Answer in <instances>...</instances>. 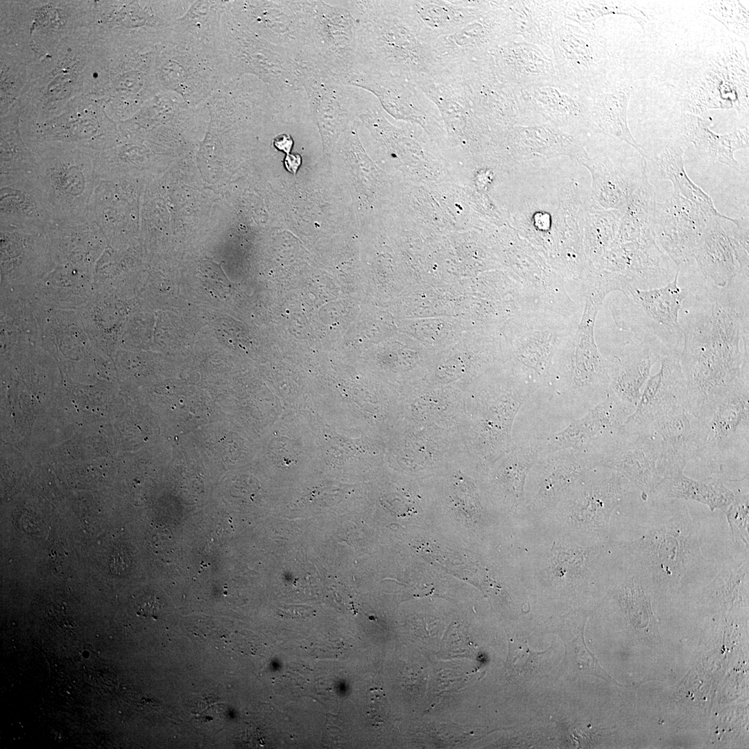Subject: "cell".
I'll return each instance as SVG.
<instances>
[{
    "label": "cell",
    "mask_w": 749,
    "mask_h": 749,
    "mask_svg": "<svg viewBox=\"0 0 749 749\" xmlns=\"http://www.w3.org/2000/svg\"><path fill=\"white\" fill-rule=\"evenodd\" d=\"M712 118L703 119L699 115L685 112L681 117L680 132L685 144L692 145L703 158L718 162L742 172L741 165L734 157L737 150L748 146V127L725 134H716L710 130Z\"/></svg>",
    "instance_id": "cell-22"
},
{
    "label": "cell",
    "mask_w": 749,
    "mask_h": 749,
    "mask_svg": "<svg viewBox=\"0 0 749 749\" xmlns=\"http://www.w3.org/2000/svg\"><path fill=\"white\" fill-rule=\"evenodd\" d=\"M302 159L299 154H288L284 158V163L286 169L293 174H295L301 164Z\"/></svg>",
    "instance_id": "cell-41"
},
{
    "label": "cell",
    "mask_w": 749,
    "mask_h": 749,
    "mask_svg": "<svg viewBox=\"0 0 749 749\" xmlns=\"http://www.w3.org/2000/svg\"><path fill=\"white\" fill-rule=\"evenodd\" d=\"M696 417L685 408L673 411L651 427L660 439L657 470L662 478L683 472L693 459Z\"/></svg>",
    "instance_id": "cell-21"
},
{
    "label": "cell",
    "mask_w": 749,
    "mask_h": 749,
    "mask_svg": "<svg viewBox=\"0 0 749 749\" xmlns=\"http://www.w3.org/2000/svg\"><path fill=\"white\" fill-rule=\"evenodd\" d=\"M709 217L694 203L673 193L657 202L653 236L657 246L679 270L694 260L696 248L707 225Z\"/></svg>",
    "instance_id": "cell-11"
},
{
    "label": "cell",
    "mask_w": 749,
    "mask_h": 749,
    "mask_svg": "<svg viewBox=\"0 0 749 749\" xmlns=\"http://www.w3.org/2000/svg\"><path fill=\"white\" fill-rule=\"evenodd\" d=\"M632 90L630 80H612L608 77L592 89L589 93L592 125L601 132L625 141L641 155L642 159L646 160L650 153L636 141L628 124L627 111Z\"/></svg>",
    "instance_id": "cell-20"
},
{
    "label": "cell",
    "mask_w": 749,
    "mask_h": 749,
    "mask_svg": "<svg viewBox=\"0 0 749 749\" xmlns=\"http://www.w3.org/2000/svg\"><path fill=\"white\" fill-rule=\"evenodd\" d=\"M672 501L641 526L631 542L635 572L644 583L680 587L715 576L713 562L702 554V538L687 506Z\"/></svg>",
    "instance_id": "cell-2"
},
{
    "label": "cell",
    "mask_w": 749,
    "mask_h": 749,
    "mask_svg": "<svg viewBox=\"0 0 749 749\" xmlns=\"http://www.w3.org/2000/svg\"><path fill=\"white\" fill-rule=\"evenodd\" d=\"M635 408L608 393L582 417L547 439L541 454L564 449H578L599 457L603 466L624 438L625 423Z\"/></svg>",
    "instance_id": "cell-10"
},
{
    "label": "cell",
    "mask_w": 749,
    "mask_h": 749,
    "mask_svg": "<svg viewBox=\"0 0 749 749\" xmlns=\"http://www.w3.org/2000/svg\"><path fill=\"white\" fill-rule=\"evenodd\" d=\"M623 15L633 18L642 29L649 21V17L642 10L628 1H566L565 18L581 25H592L594 21L605 15Z\"/></svg>",
    "instance_id": "cell-32"
},
{
    "label": "cell",
    "mask_w": 749,
    "mask_h": 749,
    "mask_svg": "<svg viewBox=\"0 0 749 749\" xmlns=\"http://www.w3.org/2000/svg\"><path fill=\"white\" fill-rule=\"evenodd\" d=\"M584 557L581 551L577 549H562L558 551L554 562L556 576L564 577L576 572L583 563Z\"/></svg>",
    "instance_id": "cell-37"
},
{
    "label": "cell",
    "mask_w": 749,
    "mask_h": 749,
    "mask_svg": "<svg viewBox=\"0 0 749 749\" xmlns=\"http://www.w3.org/2000/svg\"><path fill=\"white\" fill-rule=\"evenodd\" d=\"M702 10L748 44V7L740 1H702Z\"/></svg>",
    "instance_id": "cell-34"
},
{
    "label": "cell",
    "mask_w": 749,
    "mask_h": 749,
    "mask_svg": "<svg viewBox=\"0 0 749 749\" xmlns=\"http://www.w3.org/2000/svg\"><path fill=\"white\" fill-rule=\"evenodd\" d=\"M586 618L573 630V637L566 640L567 663L579 674L594 675L605 680L614 682L608 673L599 664L596 657L588 650L584 639V628Z\"/></svg>",
    "instance_id": "cell-33"
},
{
    "label": "cell",
    "mask_w": 749,
    "mask_h": 749,
    "mask_svg": "<svg viewBox=\"0 0 749 749\" xmlns=\"http://www.w3.org/2000/svg\"><path fill=\"white\" fill-rule=\"evenodd\" d=\"M313 1H248L249 24L260 37L286 51L295 60L303 54Z\"/></svg>",
    "instance_id": "cell-14"
},
{
    "label": "cell",
    "mask_w": 749,
    "mask_h": 749,
    "mask_svg": "<svg viewBox=\"0 0 749 749\" xmlns=\"http://www.w3.org/2000/svg\"><path fill=\"white\" fill-rule=\"evenodd\" d=\"M641 173L639 184L626 205V211L620 223L616 243L654 238L655 191L648 179L646 162L642 159Z\"/></svg>",
    "instance_id": "cell-29"
},
{
    "label": "cell",
    "mask_w": 749,
    "mask_h": 749,
    "mask_svg": "<svg viewBox=\"0 0 749 749\" xmlns=\"http://www.w3.org/2000/svg\"><path fill=\"white\" fill-rule=\"evenodd\" d=\"M160 608V603L157 599L152 598L146 600L144 604L140 607V612L143 616H152L155 617V614L159 611Z\"/></svg>",
    "instance_id": "cell-40"
},
{
    "label": "cell",
    "mask_w": 749,
    "mask_h": 749,
    "mask_svg": "<svg viewBox=\"0 0 749 749\" xmlns=\"http://www.w3.org/2000/svg\"><path fill=\"white\" fill-rule=\"evenodd\" d=\"M508 5L506 10L513 35H521L526 42L538 46H550L565 20L566 1H518Z\"/></svg>",
    "instance_id": "cell-24"
},
{
    "label": "cell",
    "mask_w": 749,
    "mask_h": 749,
    "mask_svg": "<svg viewBox=\"0 0 749 749\" xmlns=\"http://www.w3.org/2000/svg\"><path fill=\"white\" fill-rule=\"evenodd\" d=\"M659 453L660 439L655 432L642 436L627 431L603 467L620 473L646 499L655 495L663 480L657 470Z\"/></svg>",
    "instance_id": "cell-18"
},
{
    "label": "cell",
    "mask_w": 749,
    "mask_h": 749,
    "mask_svg": "<svg viewBox=\"0 0 749 749\" xmlns=\"http://www.w3.org/2000/svg\"><path fill=\"white\" fill-rule=\"evenodd\" d=\"M514 141L524 156L566 155L579 160L587 154L571 136L549 125L518 127L514 132Z\"/></svg>",
    "instance_id": "cell-30"
},
{
    "label": "cell",
    "mask_w": 749,
    "mask_h": 749,
    "mask_svg": "<svg viewBox=\"0 0 749 749\" xmlns=\"http://www.w3.org/2000/svg\"><path fill=\"white\" fill-rule=\"evenodd\" d=\"M523 111L529 110L563 126L592 125L588 93L558 77L520 90Z\"/></svg>",
    "instance_id": "cell-17"
},
{
    "label": "cell",
    "mask_w": 749,
    "mask_h": 749,
    "mask_svg": "<svg viewBox=\"0 0 749 749\" xmlns=\"http://www.w3.org/2000/svg\"><path fill=\"white\" fill-rule=\"evenodd\" d=\"M579 162L592 173L593 195L601 206L619 209L626 205L639 184L640 177L638 179L632 177L623 167L614 164L606 157L591 159L585 155Z\"/></svg>",
    "instance_id": "cell-27"
},
{
    "label": "cell",
    "mask_w": 749,
    "mask_h": 749,
    "mask_svg": "<svg viewBox=\"0 0 749 749\" xmlns=\"http://www.w3.org/2000/svg\"><path fill=\"white\" fill-rule=\"evenodd\" d=\"M255 35L248 28L236 39L238 70L258 76L279 105L288 107L299 89L298 62L286 51Z\"/></svg>",
    "instance_id": "cell-13"
},
{
    "label": "cell",
    "mask_w": 749,
    "mask_h": 749,
    "mask_svg": "<svg viewBox=\"0 0 749 749\" xmlns=\"http://www.w3.org/2000/svg\"><path fill=\"white\" fill-rule=\"evenodd\" d=\"M130 565V559L125 551L119 549L113 552L110 562L112 572L121 575L126 571Z\"/></svg>",
    "instance_id": "cell-38"
},
{
    "label": "cell",
    "mask_w": 749,
    "mask_h": 749,
    "mask_svg": "<svg viewBox=\"0 0 749 749\" xmlns=\"http://www.w3.org/2000/svg\"><path fill=\"white\" fill-rule=\"evenodd\" d=\"M684 153L685 150L679 142L671 139L658 154L650 155L645 160L653 165L658 178L668 180L672 183L674 193L696 205L707 217L725 216L716 209L712 198L687 175L683 160Z\"/></svg>",
    "instance_id": "cell-26"
},
{
    "label": "cell",
    "mask_w": 749,
    "mask_h": 749,
    "mask_svg": "<svg viewBox=\"0 0 749 749\" xmlns=\"http://www.w3.org/2000/svg\"><path fill=\"white\" fill-rule=\"evenodd\" d=\"M660 357L649 347L637 341L634 343L622 358L611 360L608 393L635 410L651 368Z\"/></svg>",
    "instance_id": "cell-25"
},
{
    "label": "cell",
    "mask_w": 749,
    "mask_h": 749,
    "mask_svg": "<svg viewBox=\"0 0 749 749\" xmlns=\"http://www.w3.org/2000/svg\"><path fill=\"white\" fill-rule=\"evenodd\" d=\"M679 322L686 409L698 416L741 379H749V279L723 288L687 286Z\"/></svg>",
    "instance_id": "cell-1"
},
{
    "label": "cell",
    "mask_w": 749,
    "mask_h": 749,
    "mask_svg": "<svg viewBox=\"0 0 749 749\" xmlns=\"http://www.w3.org/2000/svg\"><path fill=\"white\" fill-rule=\"evenodd\" d=\"M358 22L344 1L337 5L313 1L307 40L299 61L316 64L342 81L352 71Z\"/></svg>",
    "instance_id": "cell-7"
},
{
    "label": "cell",
    "mask_w": 749,
    "mask_h": 749,
    "mask_svg": "<svg viewBox=\"0 0 749 749\" xmlns=\"http://www.w3.org/2000/svg\"><path fill=\"white\" fill-rule=\"evenodd\" d=\"M679 273L658 288L630 289L614 307L620 327L630 330L636 341L660 356H680L683 347L679 313L689 290L678 285Z\"/></svg>",
    "instance_id": "cell-5"
},
{
    "label": "cell",
    "mask_w": 749,
    "mask_h": 749,
    "mask_svg": "<svg viewBox=\"0 0 749 749\" xmlns=\"http://www.w3.org/2000/svg\"><path fill=\"white\" fill-rule=\"evenodd\" d=\"M694 260L705 282L717 288L749 277L748 217H709Z\"/></svg>",
    "instance_id": "cell-8"
},
{
    "label": "cell",
    "mask_w": 749,
    "mask_h": 749,
    "mask_svg": "<svg viewBox=\"0 0 749 749\" xmlns=\"http://www.w3.org/2000/svg\"><path fill=\"white\" fill-rule=\"evenodd\" d=\"M547 653V651H533L525 641L517 640L515 646H510L508 664L517 675L531 672L539 673L541 663H543Z\"/></svg>",
    "instance_id": "cell-36"
},
{
    "label": "cell",
    "mask_w": 749,
    "mask_h": 749,
    "mask_svg": "<svg viewBox=\"0 0 749 749\" xmlns=\"http://www.w3.org/2000/svg\"><path fill=\"white\" fill-rule=\"evenodd\" d=\"M273 144L276 148L288 155L293 147V140L289 135L282 134L274 139Z\"/></svg>",
    "instance_id": "cell-39"
},
{
    "label": "cell",
    "mask_w": 749,
    "mask_h": 749,
    "mask_svg": "<svg viewBox=\"0 0 749 749\" xmlns=\"http://www.w3.org/2000/svg\"><path fill=\"white\" fill-rule=\"evenodd\" d=\"M550 46L562 81L589 94L608 78L610 54L594 24L581 25L565 19Z\"/></svg>",
    "instance_id": "cell-9"
},
{
    "label": "cell",
    "mask_w": 749,
    "mask_h": 749,
    "mask_svg": "<svg viewBox=\"0 0 749 749\" xmlns=\"http://www.w3.org/2000/svg\"><path fill=\"white\" fill-rule=\"evenodd\" d=\"M18 121L15 115L1 118V175L30 174L35 166V153L22 139Z\"/></svg>",
    "instance_id": "cell-31"
},
{
    "label": "cell",
    "mask_w": 749,
    "mask_h": 749,
    "mask_svg": "<svg viewBox=\"0 0 749 749\" xmlns=\"http://www.w3.org/2000/svg\"><path fill=\"white\" fill-rule=\"evenodd\" d=\"M693 459L722 479H748L749 379L736 381L696 417Z\"/></svg>",
    "instance_id": "cell-3"
},
{
    "label": "cell",
    "mask_w": 749,
    "mask_h": 749,
    "mask_svg": "<svg viewBox=\"0 0 749 749\" xmlns=\"http://www.w3.org/2000/svg\"><path fill=\"white\" fill-rule=\"evenodd\" d=\"M33 152L36 164L32 175L52 220L89 214L101 180L98 154L64 144L47 145Z\"/></svg>",
    "instance_id": "cell-4"
},
{
    "label": "cell",
    "mask_w": 749,
    "mask_h": 749,
    "mask_svg": "<svg viewBox=\"0 0 749 749\" xmlns=\"http://www.w3.org/2000/svg\"><path fill=\"white\" fill-rule=\"evenodd\" d=\"M655 495L663 499L698 501L708 506L712 512L718 509L724 513L735 497L718 476H712L698 481L689 478L683 472L663 478Z\"/></svg>",
    "instance_id": "cell-28"
},
{
    "label": "cell",
    "mask_w": 749,
    "mask_h": 749,
    "mask_svg": "<svg viewBox=\"0 0 749 749\" xmlns=\"http://www.w3.org/2000/svg\"><path fill=\"white\" fill-rule=\"evenodd\" d=\"M659 361V371L648 377L635 410L625 423L626 429L630 433L649 435L657 420L686 406L687 384L680 356H663Z\"/></svg>",
    "instance_id": "cell-15"
},
{
    "label": "cell",
    "mask_w": 749,
    "mask_h": 749,
    "mask_svg": "<svg viewBox=\"0 0 749 749\" xmlns=\"http://www.w3.org/2000/svg\"><path fill=\"white\" fill-rule=\"evenodd\" d=\"M607 269L632 289L658 288L672 281L679 270L653 237L616 243L603 261Z\"/></svg>",
    "instance_id": "cell-16"
},
{
    "label": "cell",
    "mask_w": 749,
    "mask_h": 749,
    "mask_svg": "<svg viewBox=\"0 0 749 749\" xmlns=\"http://www.w3.org/2000/svg\"><path fill=\"white\" fill-rule=\"evenodd\" d=\"M0 225L47 229L52 218L32 173L0 176Z\"/></svg>",
    "instance_id": "cell-19"
},
{
    "label": "cell",
    "mask_w": 749,
    "mask_h": 749,
    "mask_svg": "<svg viewBox=\"0 0 749 749\" xmlns=\"http://www.w3.org/2000/svg\"><path fill=\"white\" fill-rule=\"evenodd\" d=\"M297 62L296 76L305 89L327 154L350 120L349 97L337 76L316 64Z\"/></svg>",
    "instance_id": "cell-12"
},
{
    "label": "cell",
    "mask_w": 749,
    "mask_h": 749,
    "mask_svg": "<svg viewBox=\"0 0 749 749\" xmlns=\"http://www.w3.org/2000/svg\"><path fill=\"white\" fill-rule=\"evenodd\" d=\"M729 523L733 540L741 542L748 549L749 496L745 494L735 495L733 502L725 513Z\"/></svg>",
    "instance_id": "cell-35"
},
{
    "label": "cell",
    "mask_w": 749,
    "mask_h": 749,
    "mask_svg": "<svg viewBox=\"0 0 749 749\" xmlns=\"http://www.w3.org/2000/svg\"><path fill=\"white\" fill-rule=\"evenodd\" d=\"M496 58L501 76L519 90L558 77L553 60L533 43L510 42Z\"/></svg>",
    "instance_id": "cell-23"
},
{
    "label": "cell",
    "mask_w": 749,
    "mask_h": 749,
    "mask_svg": "<svg viewBox=\"0 0 749 749\" xmlns=\"http://www.w3.org/2000/svg\"><path fill=\"white\" fill-rule=\"evenodd\" d=\"M746 46H728L703 62L680 96L682 110L698 115L710 109L748 114V58Z\"/></svg>",
    "instance_id": "cell-6"
}]
</instances>
